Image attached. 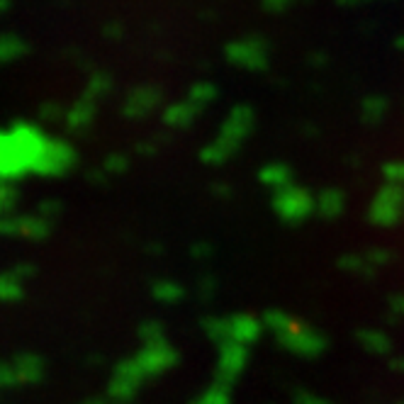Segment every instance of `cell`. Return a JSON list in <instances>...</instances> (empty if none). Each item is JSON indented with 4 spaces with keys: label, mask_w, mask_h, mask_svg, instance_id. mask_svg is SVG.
<instances>
[{
    "label": "cell",
    "mask_w": 404,
    "mask_h": 404,
    "mask_svg": "<svg viewBox=\"0 0 404 404\" xmlns=\"http://www.w3.org/2000/svg\"><path fill=\"white\" fill-rule=\"evenodd\" d=\"M10 363H13L17 385H34L44 378V360L37 353H29V350L17 353Z\"/></svg>",
    "instance_id": "6da1fadb"
},
{
    "label": "cell",
    "mask_w": 404,
    "mask_h": 404,
    "mask_svg": "<svg viewBox=\"0 0 404 404\" xmlns=\"http://www.w3.org/2000/svg\"><path fill=\"white\" fill-rule=\"evenodd\" d=\"M71 148L69 146H61V144H46L44 151L39 153L37 163H34V171L37 173H61L64 168L69 166L71 161Z\"/></svg>",
    "instance_id": "7a4b0ae2"
},
{
    "label": "cell",
    "mask_w": 404,
    "mask_h": 404,
    "mask_svg": "<svg viewBox=\"0 0 404 404\" xmlns=\"http://www.w3.org/2000/svg\"><path fill=\"white\" fill-rule=\"evenodd\" d=\"M27 268H17V273H3L0 276V302H17L22 300V276Z\"/></svg>",
    "instance_id": "3957f363"
},
{
    "label": "cell",
    "mask_w": 404,
    "mask_h": 404,
    "mask_svg": "<svg viewBox=\"0 0 404 404\" xmlns=\"http://www.w3.org/2000/svg\"><path fill=\"white\" fill-rule=\"evenodd\" d=\"M22 51H25V44H22L20 39H15L13 34L0 39V61H10V59H15L17 54H22Z\"/></svg>",
    "instance_id": "277c9868"
},
{
    "label": "cell",
    "mask_w": 404,
    "mask_h": 404,
    "mask_svg": "<svg viewBox=\"0 0 404 404\" xmlns=\"http://www.w3.org/2000/svg\"><path fill=\"white\" fill-rule=\"evenodd\" d=\"M17 378L13 370V363H0V388H15Z\"/></svg>",
    "instance_id": "5b68a950"
},
{
    "label": "cell",
    "mask_w": 404,
    "mask_h": 404,
    "mask_svg": "<svg viewBox=\"0 0 404 404\" xmlns=\"http://www.w3.org/2000/svg\"><path fill=\"white\" fill-rule=\"evenodd\" d=\"M83 404H103V402H95V400H93V402H83Z\"/></svg>",
    "instance_id": "8992f818"
}]
</instances>
